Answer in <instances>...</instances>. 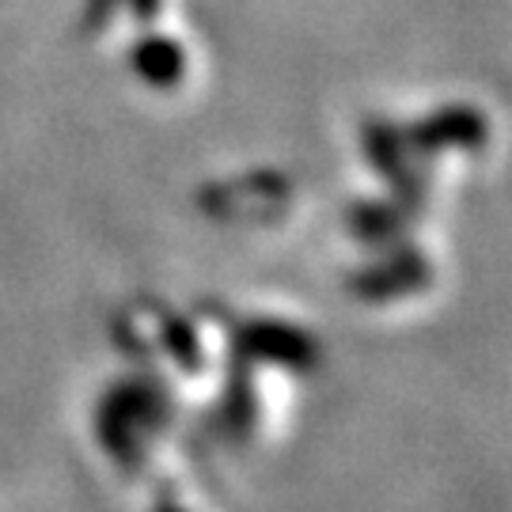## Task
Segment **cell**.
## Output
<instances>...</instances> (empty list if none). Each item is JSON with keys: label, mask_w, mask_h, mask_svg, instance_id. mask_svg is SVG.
Returning a JSON list of instances; mask_svg holds the SVG:
<instances>
[{"label": "cell", "mask_w": 512, "mask_h": 512, "mask_svg": "<svg viewBox=\"0 0 512 512\" xmlns=\"http://www.w3.org/2000/svg\"><path fill=\"white\" fill-rule=\"evenodd\" d=\"M164 410V395L141 380H122L110 387L95 414V433L107 456L122 467H133L141 459V437L164 425Z\"/></svg>", "instance_id": "cell-1"}, {"label": "cell", "mask_w": 512, "mask_h": 512, "mask_svg": "<svg viewBox=\"0 0 512 512\" xmlns=\"http://www.w3.org/2000/svg\"><path fill=\"white\" fill-rule=\"evenodd\" d=\"M236 349L251 365H274L289 372H311L319 365L315 338L281 319H247L236 330Z\"/></svg>", "instance_id": "cell-2"}, {"label": "cell", "mask_w": 512, "mask_h": 512, "mask_svg": "<svg viewBox=\"0 0 512 512\" xmlns=\"http://www.w3.org/2000/svg\"><path fill=\"white\" fill-rule=\"evenodd\" d=\"M365 156L368 164L380 171V179L391 186L395 202L414 213L425 198V183H421V171L414 167L418 152L410 148L403 129L391 126V122H372L365 129Z\"/></svg>", "instance_id": "cell-3"}, {"label": "cell", "mask_w": 512, "mask_h": 512, "mask_svg": "<svg viewBox=\"0 0 512 512\" xmlns=\"http://www.w3.org/2000/svg\"><path fill=\"white\" fill-rule=\"evenodd\" d=\"M421 285H429V262L421 251L395 243L387 247L380 262H372L365 270L349 277V293L361 300H395V296L418 293Z\"/></svg>", "instance_id": "cell-4"}, {"label": "cell", "mask_w": 512, "mask_h": 512, "mask_svg": "<svg viewBox=\"0 0 512 512\" xmlns=\"http://www.w3.org/2000/svg\"><path fill=\"white\" fill-rule=\"evenodd\" d=\"M486 118L475 107H440L429 118H421L414 126H406V141L418 156H437L448 148L459 152H475L486 145Z\"/></svg>", "instance_id": "cell-5"}, {"label": "cell", "mask_w": 512, "mask_h": 512, "mask_svg": "<svg viewBox=\"0 0 512 512\" xmlns=\"http://www.w3.org/2000/svg\"><path fill=\"white\" fill-rule=\"evenodd\" d=\"M406 220H410V209L399 205L395 198H365V202H353L346 213V224L353 239H361L368 247H395L403 243Z\"/></svg>", "instance_id": "cell-6"}, {"label": "cell", "mask_w": 512, "mask_h": 512, "mask_svg": "<svg viewBox=\"0 0 512 512\" xmlns=\"http://www.w3.org/2000/svg\"><path fill=\"white\" fill-rule=\"evenodd\" d=\"M129 65H133V73L145 80L148 88H175L186 73V54L183 46L175 42V38L167 35H145L133 42V50H129Z\"/></svg>", "instance_id": "cell-7"}, {"label": "cell", "mask_w": 512, "mask_h": 512, "mask_svg": "<svg viewBox=\"0 0 512 512\" xmlns=\"http://www.w3.org/2000/svg\"><path fill=\"white\" fill-rule=\"evenodd\" d=\"M251 361L243 353H232V368H228V387H224V418L236 437H247L255 429V384H251Z\"/></svg>", "instance_id": "cell-8"}, {"label": "cell", "mask_w": 512, "mask_h": 512, "mask_svg": "<svg viewBox=\"0 0 512 512\" xmlns=\"http://www.w3.org/2000/svg\"><path fill=\"white\" fill-rule=\"evenodd\" d=\"M160 342H164L167 357L175 361V365L190 372V376H198L205 368V353H202V338H198V330L190 327V319L183 315H164V327H160Z\"/></svg>", "instance_id": "cell-9"}, {"label": "cell", "mask_w": 512, "mask_h": 512, "mask_svg": "<svg viewBox=\"0 0 512 512\" xmlns=\"http://www.w3.org/2000/svg\"><path fill=\"white\" fill-rule=\"evenodd\" d=\"M129 4H133V16L141 19V23L156 19V12H160V0H129Z\"/></svg>", "instance_id": "cell-10"}, {"label": "cell", "mask_w": 512, "mask_h": 512, "mask_svg": "<svg viewBox=\"0 0 512 512\" xmlns=\"http://www.w3.org/2000/svg\"><path fill=\"white\" fill-rule=\"evenodd\" d=\"M156 512H186V509H179V505H160Z\"/></svg>", "instance_id": "cell-11"}]
</instances>
